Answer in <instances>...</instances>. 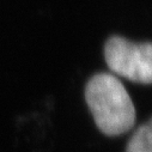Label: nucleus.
<instances>
[{
	"label": "nucleus",
	"instance_id": "f257e3e1",
	"mask_svg": "<svg viewBox=\"0 0 152 152\" xmlns=\"http://www.w3.org/2000/svg\"><path fill=\"white\" fill-rule=\"evenodd\" d=\"M85 98L102 133L115 137L135 124V108L122 83L113 74L97 73L88 82Z\"/></svg>",
	"mask_w": 152,
	"mask_h": 152
},
{
	"label": "nucleus",
	"instance_id": "f03ea898",
	"mask_svg": "<svg viewBox=\"0 0 152 152\" xmlns=\"http://www.w3.org/2000/svg\"><path fill=\"white\" fill-rule=\"evenodd\" d=\"M108 67L118 75L139 84L152 82V46L150 42H131L121 36H111L104 46Z\"/></svg>",
	"mask_w": 152,
	"mask_h": 152
},
{
	"label": "nucleus",
	"instance_id": "7ed1b4c3",
	"mask_svg": "<svg viewBox=\"0 0 152 152\" xmlns=\"http://www.w3.org/2000/svg\"><path fill=\"white\" fill-rule=\"evenodd\" d=\"M127 152H152V125L151 121L140 126L131 138Z\"/></svg>",
	"mask_w": 152,
	"mask_h": 152
}]
</instances>
